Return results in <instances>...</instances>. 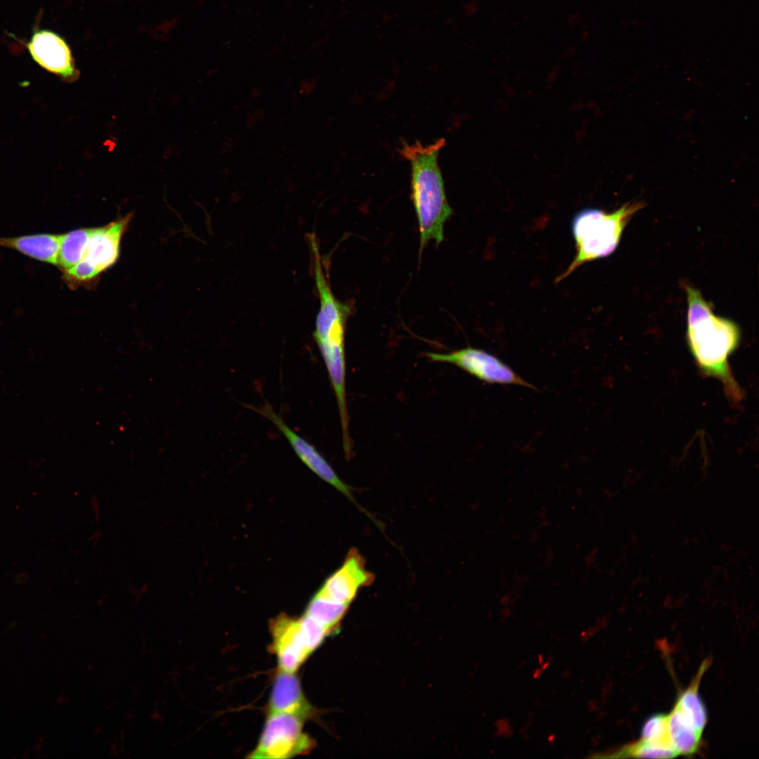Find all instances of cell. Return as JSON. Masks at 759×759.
I'll return each instance as SVG.
<instances>
[{
    "mask_svg": "<svg viewBox=\"0 0 759 759\" xmlns=\"http://www.w3.org/2000/svg\"><path fill=\"white\" fill-rule=\"evenodd\" d=\"M685 290L686 338L691 354L700 371L718 379L731 401L739 402L743 392L732 373L729 360L740 344V328L732 320L716 316L698 290L685 285Z\"/></svg>",
    "mask_w": 759,
    "mask_h": 759,
    "instance_id": "cell-1",
    "label": "cell"
},
{
    "mask_svg": "<svg viewBox=\"0 0 759 759\" xmlns=\"http://www.w3.org/2000/svg\"><path fill=\"white\" fill-rule=\"evenodd\" d=\"M93 228H79L61 235L57 265L62 272L83 257Z\"/></svg>",
    "mask_w": 759,
    "mask_h": 759,
    "instance_id": "cell-16",
    "label": "cell"
},
{
    "mask_svg": "<svg viewBox=\"0 0 759 759\" xmlns=\"http://www.w3.org/2000/svg\"><path fill=\"white\" fill-rule=\"evenodd\" d=\"M264 729L249 758L286 759L309 753L315 740L304 731V720L288 713H267Z\"/></svg>",
    "mask_w": 759,
    "mask_h": 759,
    "instance_id": "cell-6",
    "label": "cell"
},
{
    "mask_svg": "<svg viewBox=\"0 0 759 759\" xmlns=\"http://www.w3.org/2000/svg\"><path fill=\"white\" fill-rule=\"evenodd\" d=\"M670 742L678 755H692L699 748L702 733L689 722L675 707L668 715Z\"/></svg>",
    "mask_w": 759,
    "mask_h": 759,
    "instance_id": "cell-15",
    "label": "cell"
},
{
    "mask_svg": "<svg viewBox=\"0 0 759 759\" xmlns=\"http://www.w3.org/2000/svg\"><path fill=\"white\" fill-rule=\"evenodd\" d=\"M267 711L292 714L304 720L317 716V711L306 698L296 673L279 669L274 676Z\"/></svg>",
    "mask_w": 759,
    "mask_h": 759,
    "instance_id": "cell-12",
    "label": "cell"
},
{
    "mask_svg": "<svg viewBox=\"0 0 759 759\" xmlns=\"http://www.w3.org/2000/svg\"><path fill=\"white\" fill-rule=\"evenodd\" d=\"M375 575L365 566V559L355 547L350 549L342 564L323 582L316 594L349 604L359 590L370 585Z\"/></svg>",
    "mask_w": 759,
    "mask_h": 759,
    "instance_id": "cell-10",
    "label": "cell"
},
{
    "mask_svg": "<svg viewBox=\"0 0 759 759\" xmlns=\"http://www.w3.org/2000/svg\"><path fill=\"white\" fill-rule=\"evenodd\" d=\"M677 755L678 754L673 749L655 746L640 739L611 753L608 757L671 758Z\"/></svg>",
    "mask_w": 759,
    "mask_h": 759,
    "instance_id": "cell-18",
    "label": "cell"
},
{
    "mask_svg": "<svg viewBox=\"0 0 759 759\" xmlns=\"http://www.w3.org/2000/svg\"><path fill=\"white\" fill-rule=\"evenodd\" d=\"M708 665V660L701 664L691 684L680 694L674 706L684 718L701 733L707 723L708 717L706 708L699 695L698 689Z\"/></svg>",
    "mask_w": 759,
    "mask_h": 759,
    "instance_id": "cell-14",
    "label": "cell"
},
{
    "mask_svg": "<svg viewBox=\"0 0 759 759\" xmlns=\"http://www.w3.org/2000/svg\"><path fill=\"white\" fill-rule=\"evenodd\" d=\"M133 214L119 218L103 226L93 228L82 259L62 272L63 279L72 289L94 285L100 274L117 260L122 237Z\"/></svg>",
    "mask_w": 759,
    "mask_h": 759,
    "instance_id": "cell-5",
    "label": "cell"
},
{
    "mask_svg": "<svg viewBox=\"0 0 759 759\" xmlns=\"http://www.w3.org/2000/svg\"><path fill=\"white\" fill-rule=\"evenodd\" d=\"M270 651L277 659L278 669L296 673L313 653L309 647L300 617L281 613L270 620Z\"/></svg>",
    "mask_w": 759,
    "mask_h": 759,
    "instance_id": "cell-9",
    "label": "cell"
},
{
    "mask_svg": "<svg viewBox=\"0 0 759 759\" xmlns=\"http://www.w3.org/2000/svg\"><path fill=\"white\" fill-rule=\"evenodd\" d=\"M248 407L269 420L280 430L301 461L312 472L342 493L359 509L365 511L356 501L350 486L339 477L324 457L311 443L292 430L268 403L260 408Z\"/></svg>",
    "mask_w": 759,
    "mask_h": 759,
    "instance_id": "cell-8",
    "label": "cell"
},
{
    "mask_svg": "<svg viewBox=\"0 0 759 759\" xmlns=\"http://www.w3.org/2000/svg\"><path fill=\"white\" fill-rule=\"evenodd\" d=\"M640 739L655 746L673 749L669 737L668 715L656 714L648 718L642 728Z\"/></svg>",
    "mask_w": 759,
    "mask_h": 759,
    "instance_id": "cell-19",
    "label": "cell"
},
{
    "mask_svg": "<svg viewBox=\"0 0 759 759\" xmlns=\"http://www.w3.org/2000/svg\"><path fill=\"white\" fill-rule=\"evenodd\" d=\"M61 235L38 233L0 237V246L13 249L37 261L57 265Z\"/></svg>",
    "mask_w": 759,
    "mask_h": 759,
    "instance_id": "cell-13",
    "label": "cell"
},
{
    "mask_svg": "<svg viewBox=\"0 0 759 759\" xmlns=\"http://www.w3.org/2000/svg\"><path fill=\"white\" fill-rule=\"evenodd\" d=\"M642 208L641 202H628L610 213L595 208L578 212L572 222L576 254L556 282L566 278L582 264L613 253L627 224Z\"/></svg>",
    "mask_w": 759,
    "mask_h": 759,
    "instance_id": "cell-4",
    "label": "cell"
},
{
    "mask_svg": "<svg viewBox=\"0 0 759 759\" xmlns=\"http://www.w3.org/2000/svg\"><path fill=\"white\" fill-rule=\"evenodd\" d=\"M349 607V604L335 602L315 593L309 600L304 614L332 632L337 629Z\"/></svg>",
    "mask_w": 759,
    "mask_h": 759,
    "instance_id": "cell-17",
    "label": "cell"
},
{
    "mask_svg": "<svg viewBox=\"0 0 759 759\" xmlns=\"http://www.w3.org/2000/svg\"><path fill=\"white\" fill-rule=\"evenodd\" d=\"M427 356L434 362L453 364L488 384L519 385L536 389L502 360L482 349L466 347L448 353L429 352Z\"/></svg>",
    "mask_w": 759,
    "mask_h": 759,
    "instance_id": "cell-7",
    "label": "cell"
},
{
    "mask_svg": "<svg viewBox=\"0 0 759 759\" xmlns=\"http://www.w3.org/2000/svg\"><path fill=\"white\" fill-rule=\"evenodd\" d=\"M445 145L440 138L423 145L404 143L401 149L411 169V197L415 207L420 238V250L430 240L439 245L444 238V226L453 214L448 204L439 154Z\"/></svg>",
    "mask_w": 759,
    "mask_h": 759,
    "instance_id": "cell-3",
    "label": "cell"
},
{
    "mask_svg": "<svg viewBox=\"0 0 759 759\" xmlns=\"http://www.w3.org/2000/svg\"><path fill=\"white\" fill-rule=\"evenodd\" d=\"M32 59L41 67L67 82L77 80V69L71 49L57 33L48 30L34 31L27 44Z\"/></svg>",
    "mask_w": 759,
    "mask_h": 759,
    "instance_id": "cell-11",
    "label": "cell"
},
{
    "mask_svg": "<svg viewBox=\"0 0 759 759\" xmlns=\"http://www.w3.org/2000/svg\"><path fill=\"white\" fill-rule=\"evenodd\" d=\"M313 271L319 298L313 338L325 364L338 406L343 443L351 442L349 417L346 397V323L351 312L346 303L333 294L325 275L319 247H311Z\"/></svg>",
    "mask_w": 759,
    "mask_h": 759,
    "instance_id": "cell-2",
    "label": "cell"
}]
</instances>
